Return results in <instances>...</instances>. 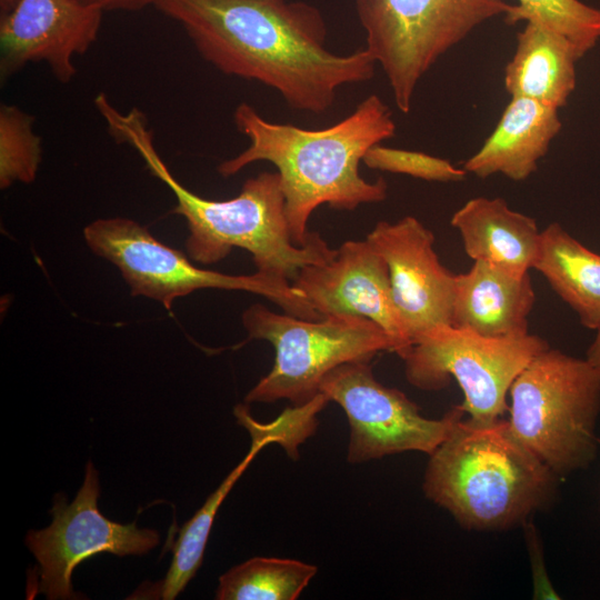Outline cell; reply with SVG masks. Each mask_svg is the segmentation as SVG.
I'll return each mask as SVG.
<instances>
[{
    "label": "cell",
    "instance_id": "obj_12",
    "mask_svg": "<svg viewBox=\"0 0 600 600\" xmlns=\"http://www.w3.org/2000/svg\"><path fill=\"white\" fill-rule=\"evenodd\" d=\"M366 240L388 266L393 302L412 344L430 329L451 324L456 274L440 262L423 223L411 216L379 221Z\"/></svg>",
    "mask_w": 600,
    "mask_h": 600
},
{
    "label": "cell",
    "instance_id": "obj_1",
    "mask_svg": "<svg viewBox=\"0 0 600 600\" xmlns=\"http://www.w3.org/2000/svg\"><path fill=\"white\" fill-rule=\"evenodd\" d=\"M154 7L212 67L276 90L294 111L322 114L342 87L376 72L366 48L331 52L321 11L304 1L160 0Z\"/></svg>",
    "mask_w": 600,
    "mask_h": 600
},
{
    "label": "cell",
    "instance_id": "obj_24",
    "mask_svg": "<svg viewBox=\"0 0 600 600\" xmlns=\"http://www.w3.org/2000/svg\"><path fill=\"white\" fill-rule=\"evenodd\" d=\"M368 168L406 174L426 181L459 182L466 179L467 171L454 167L446 159L424 152L410 151L382 146H373L362 161Z\"/></svg>",
    "mask_w": 600,
    "mask_h": 600
},
{
    "label": "cell",
    "instance_id": "obj_11",
    "mask_svg": "<svg viewBox=\"0 0 600 600\" xmlns=\"http://www.w3.org/2000/svg\"><path fill=\"white\" fill-rule=\"evenodd\" d=\"M98 472L91 462L84 481L69 504L57 497L52 522L32 530L26 543L39 563L40 592L49 599H74L71 576L86 559L102 552L117 556L143 554L159 543V534L134 523L121 524L107 519L98 509Z\"/></svg>",
    "mask_w": 600,
    "mask_h": 600
},
{
    "label": "cell",
    "instance_id": "obj_17",
    "mask_svg": "<svg viewBox=\"0 0 600 600\" xmlns=\"http://www.w3.org/2000/svg\"><path fill=\"white\" fill-rule=\"evenodd\" d=\"M450 222L473 261H484L516 276L533 269L541 231L533 218L512 210L506 200L472 198L453 213Z\"/></svg>",
    "mask_w": 600,
    "mask_h": 600
},
{
    "label": "cell",
    "instance_id": "obj_19",
    "mask_svg": "<svg viewBox=\"0 0 600 600\" xmlns=\"http://www.w3.org/2000/svg\"><path fill=\"white\" fill-rule=\"evenodd\" d=\"M533 269L576 312L588 329L600 328V254L589 250L558 223L541 231Z\"/></svg>",
    "mask_w": 600,
    "mask_h": 600
},
{
    "label": "cell",
    "instance_id": "obj_6",
    "mask_svg": "<svg viewBox=\"0 0 600 600\" xmlns=\"http://www.w3.org/2000/svg\"><path fill=\"white\" fill-rule=\"evenodd\" d=\"M242 323L251 339L266 340L276 351L272 369L248 392L246 402L307 403L334 368L397 349L382 328L354 316L309 320L256 303L244 310Z\"/></svg>",
    "mask_w": 600,
    "mask_h": 600
},
{
    "label": "cell",
    "instance_id": "obj_26",
    "mask_svg": "<svg viewBox=\"0 0 600 600\" xmlns=\"http://www.w3.org/2000/svg\"><path fill=\"white\" fill-rule=\"evenodd\" d=\"M586 359L600 371V328L597 330V336L593 342L590 344Z\"/></svg>",
    "mask_w": 600,
    "mask_h": 600
},
{
    "label": "cell",
    "instance_id": "obj_25",
    "mask_svg": "<svg viewBox=\"0 0 600 600\" xmlns=\"http://www.w3.org/2000/svg\"><path fill=\"white\" fill-rule=\"evenodd\" d=\"M80 2L99 8L103 11L122 10L137 11L149 6H156L160 0H79Z\"/></svg>",
    "mask_w": 600,
    "mask_h": 600
},
{
    "label": "cell",
    "instance_id": "obj_9",
    "mask_svg": "<svg viewBox=\"0 0 600 600\" xmlns=\"http://www.w3.org/2000/svg\"><path fill=\"white\" fill-rule=\"evenodd\" d=\"M549 344L534 334L489 338L451 324L420 336L401 358L406 378L418 389L437 391L452 378L463 392L460 409L469 419L491 422L506 410L518 374Z\"/></svg>",
    "mask_w": 600,
    "mask_h": 600
},
{
    "label": "cell",
    "instance_id": "obj_18",
    "mask_svg": "<svg viewBox=\"0 0 600 600\" xmlns=\"http://www.w3.org/2000/svg\"><path fill=\"white\" fill-rule=\"evenodd\" d=\"M578 60L568 40L538 22L527 21L504 68V88L511 97H524L559 110L576 88Z\"/></svg>",
    "mask_w": 600,
    "mask_h": 600
},
{
    "label": "cell",
    "instance_id": "obj_21",
    "mask_svg": "<svg viewBox=\"0 0 600 600\" xmlns=\"http://www.w3.org/2000/svg\"><path fill=\"white\" fill-rule=\"evenodd\" d=\"M318 572L313 564L283 558L254 557L219 578V600H294Z\"/></svg>",
    "mask_w": 600,
    "mask_h": 600
},
{
    "label": "cell",
    "instance_id": "obj_28",
    "mask_svg": "<svg viewBox=\"0 0 600 600\" xmlns=\"http://www.w3.org/2000/svg\"><path fill=\"white\" fill-rule=\"evenodd\" d=\"M599 443H600V440H599Z\"/></svg>",
    "mask_w": 600,
    "mask_h": 600
},
{
    "label": "cell",
    "instance_id": "obj_4",
    "mask_svg": "<svg viewBox=\"0 0 600 600\" xmlns=\"http://www.w3.org/2000/svg\"><path fill=\"white\" fill-rule=\"evenodd\" d=\"M559 479L518 440L508 420L461 418L430 454L422 488L461 527L500 531L526 524L549 506Z\"/></svg>",
    "mask_w": 600,
    "mask_h": 600
},
{
    "label": "cell",
    "instance_id": "obj_20",
    "mask_svg": "<svg viewBox=\"0 0 600 600\" xmlns=\"http://www.w3.org/2000/svg\"><path fill=\"white\" fill-rule=\"evenodd\" d=\"M249 452L231 470L222 483L207 498L203 506L184 523L172 548L173 557L166 578L157 583V598L176 599L200 568L216 514L259 451L278 439L270 432L252 433Z\"/></svg>",
    "mask_w": 600,
    "mask_h": 600
},
{
    "label": "cell",
    "instance_id": "obj_5",
    "mask_svg": "<svg viewBox=\"0 0 600 600\" xmlns=\"http://www.w3.org/2000/svg\"><path fill=\"white\" fill-rule=\"evenodd\" d=\"M508 423L512 433L556 476L587 468L599 439L600 371L550 347L514 379Z\"/></svg>",
    "mask_w": 600,
    "mask_h": 600
},
{
    "label": "cell",
    "instance_id": "obj_13",
    "mask_svg": "<svg viewBox=\"0 0 600 600\" xmlns=\"http://www.w3.org/2000/svg\"><path fill=\"white\" fill-rule=\"evenodd\" d=\"M290 283L321 318H367L392 338L400 358L411 348L393 302L388 266L367 240L346 241L332 260L302 268Z\"/></svg>",
    "mask_w": 600,
    "mask_h": 600
},
{
    "label": "cell",
    "instance_id": "obj_15",
    "mask_svg": "<svg viewBox=\"0 0 600 600\" xmlns=\"http://www.w3.org/2000/svg\"><path fill=\"white\" fill-rule=\"evenodd\" d=\"M536 294L529 273L516 276L484 261L456 274L451 326L489 338L528 334Z\"/></svg>",
    "mask_w": 600,
    "mask_h": 600
},
{
    "label": "cell",
    "instance_id": "obj_23",
    "mask_svg": "<svg viewBox=\"0 0 600 600\" xmlns=\"http://www.w3.org/2000/svg\"><path fill=\"white\" fill-rule=\"evenodd\" d=\"M33 117L17 106L0 107V187L34 181L42 160L41 138Z\"/></svg>",
    "mask_w": 600,
    "mask_h": 600
},
{
    "label": "cell",
    "instance_id": "obj_3",
    "mask_svg": "<svg viewBox=\"0 0 600 600\" xmlns=\"http://www.w3.org/2000/svg\"><path fill=\"white\" fill-rule=\"evenodd\" d=\"M100 114L112 138L137 150L151 174L176 197L173 213L187 221L186 248L193 261L212 264L240 248L252 256L258 272L291 282L302 268L328 262L337 254L318 232L303 246L292 241L278 172L263 171L249 178L231 199H206L170 172L140 110L120 112L107 102Z\"/></svg>",
    "mask_w": 600,
    "mask_h": 600
},
{
    "label": "cell",
    "instance_id": "obj_7",
    "mask_svg": "<svg viewBox=\"0 0 600 600\" xmlns=\"http://www.w3.org/2000/svg\"><path fill=\"white\" fill-rule=\"evenodd\" d=\"M366 49L386 74L402 113L420 79L481 23L506 14L504 0H354Z\"/></svg>",
    "mask_w": 600,
    "mask_h": 600
},
{
    "label": "cell",
    "instance_id": "obj_2",
    "mask_svg": "<svg viewBox=\"0 0 600 600\" xmlns=\"http://www.w3.org/2000/svg\"><path fill=\"white\" fill-rule=\"evenodd\" d=\"M233 121L250 144L222 161L218 172L231 177L253 162L272 163L280 176L296 244L303 246L311 238L308 222L320 206L352 211L360 204L387 198L383 178L371 182L359 172L368 150L396 134L392 112L377 94L367 97L348 117L322 129L270 122L246 102L236 108Z\"/></svg>",
    "mask_w": 600,
    "mask_h": 600
},
{
    "label": "cell",
    "instance_id": "obj_14",
    "mask_svg": "<svg viewBox=\"0 0 600 600\" xmlns=\"http://www.w3.org/2000/svg\"><path fill=\"white\" fill-rule=\"evenodd\" d=\"M103 13L79 0H19L1 17V78L43 62L60 82H70L77 73L73 58L97 40Z\"/></svg>",
    "mask_w": 600,
    "mask_h": 600
},
{
    "label": "cell",
    "instance_id": "obj_27",
    "mask_svg": "<svg viewBox=\"0 0 600 600\" xmlns=\"http://www.w3.org/2000/svg\"><path fill=\"white\" fill-rule=\"evenodd\" d=\"M19 0H0L1 13H8Z\"/></svg>",
    "mask_w": 600,
    "mask_h": 600
},
{
    "label": "cell",
    "instance_id": "obj_8",
    "mask_svg": "<svg viewBox=\"0 0 600 600\" xmlns=\"http://www.w3.org/2000/svg\"><path fill=\"white\" fill-rule=\"evenodd\" d=\"M90 250L113 263L133 296L160 302L168 311L181 297L200 289L239 290L262 296L286 313L320 319L310 303L287 280L261 272L227 274L193 264L179 250L157 240L132 219H98L83 229Z\"/></svg>",
    "mask_w": 600,
    "mask_h": 600
},
{
    "label": "cell",
    "instance_id": "obj_10",
    "mask_svg": "<svg viewBox=\"0 0 600 600\" xmlns=\"http://www.w3.org/2000/svg\"><path fill=\"white\" fill-rule=\"evenodd\" d=\"M319 392L344 411L350 438L348 462L418 451L431 454L463 416L459 406L441 419H429L403 392L380 383L370 361H353L331 370Z\"/></svg>",
    "mask_w": 600,
    "mask_h": 600
},
{
    "label": "cell",
    "instance_id": "obj_22",
    "mask_svg": "<svg viewBox=\"0 0 600 600\" xmlns=\"http://www.w3.org/2000/svg\"><path fill=\"white\" fill-rule=\"evenodd\" d=\"M508 24L534 21L560 34L579 59L600 40V9L580 0H518L504 14Z\"/></svg>",
    "mask_w": 600,
    "mask_h": 600
},
{
    "label": "cell",
    "instance_id": "obj_16",
    "mask_svg": "<svg viewBox=\"0 0 600 600\" xmlns=\"http://www.w3.org/2000/svg\"><path fill=\"white\" fill-rule=\"evenodd\" d=\"M558 111L532 99L511 97L494 130L463 169L479 178L499 173L514 181L526 180L561 130Z\"/></svg>",
    "mask_w": 600,
    "mask_h": 600
}]
</instances>
